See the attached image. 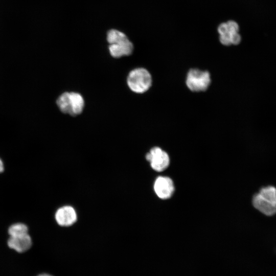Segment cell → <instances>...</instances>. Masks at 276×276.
<instances>
[{"label": "cell", "instance_id": "1", "mask_svg": "<svg viewBox=\"0 0 276 276\" xmlns=\"http://www.w3.org/2000/svg\"><path fill=\"white\" fill-rule=\"evenodd\" d=\"M107 40L110 54L114 58L128 56L133 52V44L125 34L119 30H110L107 34Z\"/></svg>", "mask_w": 276, "mask_h": 276}, {"label": "cell", "instance_id": "2", "mask_svg": "<svg viewBox=\"0 0 276 276\" xmlns=\"http://www.w3.org/2000/svg\"><path fill=\"white\" fill-rule=\"evenodd\" d=\"M56 103L61 112L72 116L80 114L84 106L82 96L75 92L62 94L57 99Z\"/></svg>", "mask_w": 276, "mask_h": 276}, {"label": "cell", "instance_id": "3", "mask_svg": "<svg viewBox=\"0 0 276 276\" xmlns=\"http://www.w3.org/2000/svg\"><path fill=\"white\" fill-rule=\"evenodd\" d=\"M152 78L150 73L145 68H137L131 71L127 77V84L134 93L142 94L151 87Z\"/></svg>", "mask_w": 276, "mask_h": 276}, {"label": "cell", "instance_id": "4", "mask_svg": "<svg viewBox=\"0 0 276 276\" xmlns=\"http://www.w3.org/2000/svg\"><path fill=\"white\" fill-rule=\"evenodd\" d=\"M211 81L210 74L209 72L193 68L188 73L186 83L188 88L191 91L200 92L206 90Z\"/></svg>", "mask_w": 276, "mask_h": 276}, {"label": "cell", "instance_id": "5", "mask_svg": "<svg viewBox=\"0 0 276 276\" xmlns=\"http://www.w3.org/2000/svg\"><path fill=\"white\" fill-rule=\"evenodd\" d=\"M146 158L150 163L152 168L157 172L165 170L170 163L168 153L158 147L152 148L146 155Z\"/></svg>", "mask_w": 276, "mask_h": 276}, {"label": "cell", "instance_id": "6", "mask_svg": "<svg viewBox=\"0 0 276 276\" xmlns=\"http://www.w3.org/2000/svg\"><path fill=\"white\" fill-rule=\"evenodd\" d=\"M154 190L157 196L166 199L171 197L174 191V186L171 178L166 176L158 177L154 184Z\"/></svg>", "mask_w": 276, "mask_h": 276}, {"label": "cell", "instance_id": "7", "mask_svg": "<svg viewBox=\"0 0 276 276\" xmlns=\"http://www.w3.org/2000/svg\"><path fill=\"white\" fill-rule=\"evenodd\" d=\"M55 219L61 226H70L77 220V214L75 209L68 205L59 208L55 213Z\"/></svg>", "mask_w": 276, "mask_h": 276}, {"label": "cell", "instance_id": "8", "mask_svg": "<svg viewBox=\"0 0 276 276\" xmlns=\"http://www.w3.org/2000/svg\"><path fill=\"white\" fill-rule=\"evenodd\" d=\"M32 239L28 234L14 237H10L8 240L9 247L18 252L28 250L32 246Z\"/></svg>", "mask_w": 276, "mask_h": 276}, {"label": "cell", "instance_id": "9", "mask_svg": "<svg viewBox=\"0 0 276 276\" xmlns=\"http://www.w3.org/2000/svg\"><path fill=\"white\" fill-rule=\"evenodd\" d=\"M252 202L254 208L265 216H271L276 214V205L263 198L258 192L253 196Z\"/></svg>", "mask_w": 276, "mask_h": 276}, {"label": "cell", "instance_id": "10", "mask_svg": "<svg viewBox=\"0 0 276 276\" xmlns=\"http://www.w3.org/2000/svg\"><path fill=\"white\" fill-rule=\"evenodd\" d=\"M258 193L265 199L276 205V188L273 186L263 187Z\"/></svg>", "mask_w": 276, "mask_h": 276}, {"label": "cell", "instance_id": "11", "mask_svg": "<svg viewBox=\"0 0 276 276\" xmlns=\"http://www.w3.org/2000/svg\"><path fill=\"white\" fill-rule=\"evenodd\" d=\"M8 233L10 237L18 236L28 234V228L23 223H15L10 226Z\"/></svg>", "mask_w": 276, "mask_h": 276}, {"label": "cell", "instance_id": "12", "mask_svg": "<svg viewBox=\"0 0 276 276\" xmlns=\"http://www.w3.org/2000/svg\"><path fill=\"white\" fill-rule=\"evenodd\" d=\"M4 164L2 159L0 158V173L4 171Z\"/></svg>", "mask_w": 276, "mask_h": 276}, {"label": "cell", "instance_id": "13", "mask_svg": "<svg viewBox=\"0 0 276 276\" xmlns=\"http://www.w3.org/2000/svg\"><path fill=\"white\" fill-rule=\"evenodd\" d=\"M37 276H52V275L49 274H47V273H43V274H39Z\"/></svg>", "mask_w": 276, "mask_h": 276}]
</instances>
